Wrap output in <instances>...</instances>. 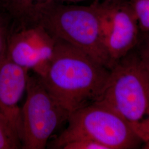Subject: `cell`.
<instances>
[{"instance_id":"obj_12","label":"cell","mask_w":149,"mask_h":149,"mask_svg":"<svg viewBox=\"0 0 149 149\" xmlns=\"http://www.w3.org/2000/svg\"><path fill=\"white\" fill-rule=\"evenodd\" d=\"M11 23L0 12V63L6 57L7 40Z\"/></svg>"},{"instance_id":"obj_8","label":"cell","mask_w":149,"mask_h":149,"mask_svg":"<svg viewBox=\"0 0 149 149\" xmlns=\"http://www.w3.org/2000/svg\"><path fill=\"white\" fill-rule=\"evenodd\" d=\"M28 77V70L6 57L0 63V113L10 120L19 138L21 108L19 103L26 92Z\"/></svg>"},{"instance_id":"obj_1","label":"cell","mask_w":149,"mask_h":149,"mask_svg":"<svg viewBox=\"0 0 149 149\" xmlns=\"http://www.w3.org/2000/svg\"><path fill=\"white\" fill-rule=\"evenodd\" d=\"M110 70L79 49L56 39L53 56L39 76L48 92L71 113L97 101Z\"/></svg>"},{"instance_id":"obj_7","label":"cell","mask_w":149,"mask_h":149,"mask_svg":"<svg viewBox=\"0 0 149 149\" xmlns=\"http://www.w3.org/2000/svg\"><path fill=\"white\" fill-rule=\"evenodd\" d=\"M56 39L40 22L10 26L6 58L40 76L53 56Z\"/></svg>"},{"instance_id":"obj_14","label":"cell","mask_w":149,"mask_h":149,"mask_svg":"<svg viewBox=\"0 0 149 149\" xmlns=\"http://www.w3.org/2000/svg\"><path fill=\"white\" fill-rule=\"evenodd\" d=\"M63 149H106L97 142L88 139H78L65 144Z\"/></svg>"},{"instance_id":"obj_10","label":"cell","mask_w":149,"mask_h":149,"mask_svg":"<svg viewBox=\"0 0 149 149\" xmlns=\"http://www.w3.org/2000/svg\"><path fill=\"white\" fill-rule=\"evenodd\" d=\"M22 149L19 136L10 120L0 113V149Z\"/></svg>"},{"instance_id":"obj_4","label":"cell","mask_w":149,"mask_h":149,"mask_svg":"<svg viewBox=\"0 0 149 149\" xmlns=\"http://www.w3.org/2000/svg\"><path fill=\"white\" fill-rule=\"evenodd\" d=\"M68 126L52 141L54 149L78 139H88L106 149L141 148V139L112 108L97 101L71 113Z\"/></svg>"},{"instance_id":"obj_3","label":"cell","mask_w":149,"mask_h":149,"mask_svg":"<svg viewBox=\"0 0 149 149\" xmlns=\"http://www.w3.org/2000/svg\"><path fill=\"white\" fill-rule=\"evenodd\" d=\"M39 22L56 39L79 49L111 70L100 17L93 2L87 6L48 2L40 11Z\"/></svg>"},{"instance_id":"obj_5","label":"cell","mask_w":149,"mask_h":149,"mask_svg":"<svg viewBox=\"0 0 149 149\" xmlns=\"http://www.w3.org/2000/svg\"><path fill=\"white\" fill-rule=\"evenodd\" d=\"M26 99L21 108L22 149H45L54 133L71 113L46 89L39 76L29 75Z\"/></svg>"},{"instance_id":"obj_11","label":"cell","mask_w":149,"mask_h":149,"mask_svg":"<svg viewBox=\"0 0 149 149\" xmlns=\"http://www.w3.org/2000/svg\"><path fill=\"white\" fill-rule=\"evenodd\" d=\"M141 32H149V0H127Z\"/></svg>"},{"instance_id":"obj_2","label":"cell","mask_w":149,"mask_h":149,"mask_svg":"<svg viewBox=\"0 0 149 149\" xmlns=\"http://www.w3.org/2000/svg\"><path fill=\"white\" fill-rule=\"evenodd\" d=\"M98 101L117 112L144 143L149 141V69L135 48L110 70Z\"/></svg>"},{"instance_id":"obj_15","label":"cell","mask_w":149,"mask_h":149,"mask_svg":"<svg viewBox=\"0 0 149 149\" xmlns=\"http://www.w3.org/2000/svg\"><path fill=\"white\" fill-rule=\"evenodd\" d=\"M50 2H53L63 4H78L86 0H50Z\"/></svg>"},{"instance_id":"obj_16","label":"cell","mask_w":149,"mask_h":149,"mask_svg":"<svg viewBox=\"0 0 149 149\" xmlns=\"http://www.w3.org/2000/svg\"><path fill=\"white\" fill-rule=\"evenodd\" d=\"M104 1H117V0H104Z\"/></svg>"},{"instance_id":"obj_13","label":"cell","mask_w":149,"mask_h":149,"mask_svg":"<svg viewBox=\"0 0 149 149\" xmlns=\"http://www.w3.org/2000/svg\"><path fill=\"white\" fill-rule=\"evenodd\" d=\"M135 49L141 60L149 69V32H141Z\"/></svg>"},{"instance_id":"obj_6","label":"cell","mask_w":149,"mask_h":149,"mask_svg":"<svg viewBox=\"0 0 149 149\" xmlns=\"http://www.w3.org/2000/svg\"><path fill=\"white\" fill-rule=\"evenodd\" d=\"M111 68L136 47L141 32L127 0L93 1Z\"/></svg>"},{"instance_id":"obj_9","label":"cell","mask_w":149,"mask_h":149,"mask_svg":"<svg viewBox=\"0 0 149 149\" xmlns=\"http://www.w3.org/2000/svg\"><path fill=\"white\" fill-rule=\"evenodd\" d=\"M50 0H0V12L11 25H25L39 22L41 9Z\"/></svg>"}]
</instances>
